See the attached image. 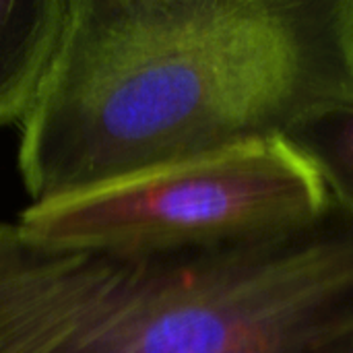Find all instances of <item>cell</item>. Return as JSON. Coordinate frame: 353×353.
<instances>
[{"mask_svg": "<svg viewBox=\"0 0 353 353\" xmlns=\"http://www.w3.org/2000/svg\"><path fill=\"white\" fill-rule=\"evenodd\" d=\"M329 201L316 170L285 139H275L87 196L31 205L19 223L50 240L178 246L312 217Z\"/></svg>", "mask_w": 353, "mask_h": 353, "instance_id": "7a4b0ae2", "label": "cell"}, {"mask_svg": "<svg viewBox=\"0 0 353 353\" xmlns=\"http://www.w3.org/2000/svg\"><path fill=\"white\" fill-rule=\"evenodd\" d=\"M285 141L316 170L335 201L353 207V103L308 118Z\"/></svg>", "mask_w": 353, "mask_h": 353, "instance_id": "277c9868", "label": "cell"}, {"mask_svg": "<svg viewBox=\"0 0 353 353\" xmlns=\"http://www.w3.org/2000/svg\"><path fill=\"white\" fill-rule=\"evenodd\" d=\"M70 17V0L0 2V128L33 112Z\"/></svg>", "mask_w": 353, "mask_h": 353, "instance_id": "3957f363", "label": "cell"}, {"mask_svg": "<svg viewBox=\"0 0 353 353\" xmlns=\"http://www.w3.org/2000/svg\"><path fill=\"white\" fill-rule=\"evenodd\" d=\"M353 103V0H70L19 170L33 205L285 139Z\"/></svg>", "mask_w": 353, "mask_h": 353, "instance_id": "6da1fadb", "label": "cell"}]
</instances>
